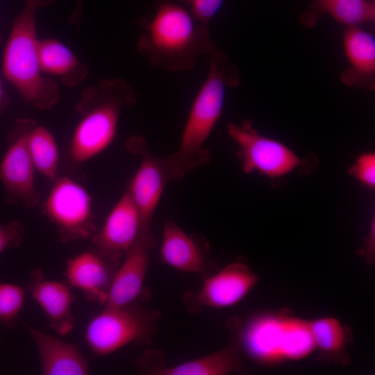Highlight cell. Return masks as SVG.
<instances>
[{
    "label": "cell",
    "mask_w": 375,
    "mask_h": 375,
    "mask_svg": "<svg viewBox=\"0 0 375 375\" xmlns=\"http://www.w3.org/2000/svg\"><path fill=\"white\" fill-rule=\"evenodd\" d=\"M142 33L136 49L151 66L172 72L192 70L199 58L215 47L208 26L171 0L158 3L151 18L139 19Z\"/></svg>",
    "instance_id": "6da1fadb"
},
{
    "label": "cell",
    "mask_w": 375,
    "mask_h": 375,
    "mask_svg": "<svg viewBox=\"0 0 375 375\" xmlns=\"http://www.w3.org/2000/svg\"><path fill=\"white\" fill-rule=\"evenodd\" d=\"M208 56V73L191 106L179 147L167 156L176 181L210 160L204 145L222 115L226 90L241 82L239 68L223 51L215 47Z\"/></svg>",
    "instance_id": "7a4b0ae2"
},
{
    "label": "cell",
    "mask_w": 375,
    "mask_h": 375,
    "mask_svg": "<svg viewBox=\"0 0 375 375\" xmlns=\"http://www.w3.org/2000/svg\"><path fill=\"white\" fill-rule=\"evenodd\" d=\"M226 325L243 356L260 365L300 360L315 351L309 321L289 310L233 316Z\"/></svg>",
    "instance_id": "3957f363"
},
{
    "label": "cell",
    "mask_w": 375,
    "mask_h": 375,
    "mask_svg": "<svg viewBox=\"0 0 375 375\" xmlns=\"http://www.w3.org/2000/svg\"><path fill=\"white\" fill-rule=\"evenodd\" d=\"M53 0H23V8L14 19L3 51L2 72L25 103L48 110L60 99L58 85L42 75L39 62V42L35 16L40 8Z\"/></svg>",
    "instance_id": "277c9868"
},
{
    "label": "cell",
    "mask_w": 375,
    "mask_h": 375,
    "mask_svg": "<svg viewBox=\"0 0 375 375\" xmlns=\"http://www.w3.org/2000/svg\"><path fill=\"white\" fill-rule=\"evenodd\" d=\"M137 103L133 88L117 78L86 88L76 106L80 115L69 146L70 158L83 163L100 154L116 136L121 111Z\"/></svg>",
    "instance_id": "5b68a950"
},
{
    "label": "cell",
    "mask_w": 375,
    "mask_h": 375,
    "mask_svg": "<svg viewBox=\"0 0 375 375\" xmlns=\"http://www.w3.org/2000/svg\"><path fill=\"white\" fill-rule=\"evenodd\" d=\"M160 312L138 302L103 306L88 324L84 340L97 356H106L133 344L149 345L158 331Z\"/></svg>",
    "instance_id": "8992f818"
},
{
    "label": "cell",
    "mask_w": 375,
    "mask_h": 375,
    "mask_svg": "<svg viewBox=\"0 0 375 375\" xmlns=\"http://www.w3.org/2000/svg\"><path fill=\"white\" fill-rule=\"evenodd\" d=\"M126 147L141 158L139 167L126 188L140 216L138 237L151 250L156 246L152 231L153 217L165 186L174 179L166 156L158 157L150 153L142 136L131 137Z\"/></svg>",
    "instance_id": "52a82bcc"
},
{
    "label": "cell",
    "mask_w": 375,
    "mask_h": 375,
    "mask_svg": "<svg viewBox=\"0 0 375 375\" xmlns=\"http://www.w3.org/2000/svg\"><path fill=\"white\" fill-rule=\"evenodd\" d=\"M42 211L65 243L92 238L96 234L92 198L81 184L58 177L43 203Z\"/></svg>",
    "instance_id": "ba28073f"
},
{
    "label": "cell",
    "mask_w": 375,
    "mask_h": 375,
    "mask_svg": "<svg viewBox=\"0 0 375 375\" xmlns=\"http://www.w3.org/2000/svg\"><path fill=\"white\" fill-rule=\"evenodd\" d=\"M227 133L238 146L237 155L245 174L256 172L278 178L299 169L305 162L284 143L260 133L249 120L228 123Z\"/></svg>",
    "instance_id": "9c48e42d"
},
{
    "label": "cell",
    "mask_w": 375,
    "mask_h": 375,
    "mask_svg": "<svg viewBox=\"0 0 375 375\" xmlns=\"http://www.w3.org/2000/svg\"><path fill=\"white\" fill-rule=\"evenodd\" d=\"M30 118L15 121L7 141V148L0 162V181L9 204L32 208L40 202L35 185V168L27 145V133L33 122Z\"/></svg>",
    "instance_id": "30bf717a"
},
{
    "label": "cell",
    "mask_w": 375,
    "mask_h": 375,
    "mask_svg": "<svg viewBox=\"0 0 375 375\" xmlns=\"http://www.w3.org/2000/svg\"><path fill=\"white\" fill-rule=\"evenodd\" d=\"M258 275L242 262H233L203 278L198 291L183 297L188 311L199 314L204 308L222 309L240 303L255 288Z\"/></svg>",
    "instance_id": "8fae6325"
},
{
    "label": "cell",
    "mask_w": 375,
    "mask_h": 375,
    "mask_svg": "<svg viewBox=\"0 0 375 375\" xmlns=\"http://www.w3.org/2000/svg\"><path fill=\"white\" fill-rule=\"evenodd\" d=\"M237 342L231 338L221 349L175 365H167L159 350L145 351L137 360V366L149 375H228L250 372Z\"/></svg>",
    "instance_id": "7c38bea8"
},
{
    "label": "cell",
    "mask_w": 375,
    "mask_h": 375,
    "mask_svg": "<svg viewBox=\"0 0 375 375\" xmlns=\"http://www.w3.org/2000/svg\"><path fill=\"white\" fill-rule=\"evenodd\" d=\"M160 256L167 265L183 272L199 274L202 278L219 269L205 240L187 234L173 221H167L163 226Z\"/></svg>",
    "instance_id": "4fadbf2b"
},
{
    "label": "cell",
    "mask_w": 375,
    "mask_h": 375,
    "mask_svg": "<svg viewBox=\"0 0 375 375\" xmlns=\"http://www.w3.org/2000/svg\"><path fill=\"white\" fill-rule=\"evenodd\" d=\"M141 219L139 211L128 190L109 212L101 230L92 238L96 251L108 260H119L139 236Z\"/></svg>",
    "instance_id": "5bb4252c"
},
{
    "label": "cell",
    "mask_w": 375,
    "mask_h": 375,
    "mask_svg": "<svg viewBox=\"0 0 375 375\" xmlns=\"http://www.w3.org/2000/svg\"><path fill=\"white\" fill-rule=\"evenodd\" d=\"M149 251L139 237L126 252L125 258L114 274L108 299L103 306H124L149 297L144 280Z\"/></svg>",
    "instance_id": "9a60e30c"
},
{
    "label": "cell",
    "mask_w": 375,
    "mask_h": 375,
    "mask_svg": "<svg viewBox=\"0 0 375 375\" xmlns=\"http://www.w3.org/2000/svg\"><path fill=\"white\" fill-rule=\"evenodd\" d=\"M28 290L56 333L65 336L74 329L76 324L72 311L74 297L68 284L47 279L41 270L35 269L31 272Z\"/></svg>",
    "instance_id": "2e32d148"
},
{
    "label": "cell",
    "mask_w": 375,
    "mask_h": 375,
    "mask_svg": "<svg viewBox=\"0 0 375 375\" xmlns=\"http://www.w3.org/2000/svg\"><path fill=\"white\" fill-rule=\"evenodd\" d=\"M117 265L96 251H88L69 258L65 274L70 287L81 291L88 299L104 306Z\"/></svg>",
    "instance_id": "e0dca14e"
},
{
    "label": "cell",
    "mask_w": 375,
    "mask_h": 375,
    "mask_svg": "<svg viewBox=\"0 0 375 375\" xmlns=\"http://www.w3.org/2000/svg\"><path fill=\"white\" fill-rule=\"evenodd\" d=\"M342 41L349 66L340 75L342 83L374 91L375 88V40L360 26L344 30Z\"/></svg>",
    "instance_id": "ac0fdd59"
},
{
    "label": "cell",
    "mask_w": 375,
    "mask_h": 375,
    "mask_svg": "<svg viewBox=\"0 0 375 375\" xmlns=\"http://www.w3.org/2000/svg\"><path fill=\"white\" fill-rule=\"evenodd\" d=\"M36 345L44 375H85L90 369L88 360L74 344L28 327Z\"/></svg>",
    "instance_id": "d6986e66"
},
{
    "label": "cell",
    "mask_w": 375,
    "mask_h": 375,
    "mask_svg": "<svg viewBox=\"0 0 375 375\" xmlns=\"http://www.w3.org/2000/svg\"><path fill=\"white\" fill-rule=\"evenodd\" d=\"M309 327L319 361L341 366L351 364L348 347L352 333L349 326L335 317H322L310 320Z\"/></svg>",
    "instance_id": "ffe728a7"
},
{
    "label": "cell",
    "mask_w": 375,
    "mask_h": 375,
    "mask_svg": "<svg viewBox=\"0 0 375 375\" xmlns=\"http://www.w3.org/2000/svg\"><path fill=\"white\" fill-rule=\"evenodd\" d=\"M324 15H331L346 27L372 24L375 22V0H312L300 15L299 21L310 28Z\"/></svg>",
    "instance_id": "44dd1931"
},
{
    "label": "cell",
    "mask_w": 375,
    "mask_h": 375,
    "mask_svg": "<svg viewBox=\"0 0 375 375\" xmlns=\"http://www.w3.org/2000/svg\"><path fill=\"white\" fill-rule=\"evenodd\" d=\"M39 62L42 73L58 77L68 87L77 85L88 75L85 65L70 49L54 38L40 40Z\"/></svg>",
    "instance_id": "7402d4cb"
},
{
    "label": "cell",
    "mask_w": 375,
    "mask_h": 375,
    "mask_svg": "<svg viewBox=\"0 0 375 375\" xmlns=\"http://www.w3.org/2000/svg\"><path fill=\"white\" fill-rule=\"evenodd\" d=\"M27 145L35 170L53 183L58 178L60 161L53 135L46 126L33 121L27 133Z\"/></svg>",
    "instance_id": "603a6c76"
},
{
    "label": "cell",
    "mask_w": 375,
    "mask_h": 375,
    "mask_svg": "<svg viewBox=\"0 0 375 375\" xmlns=\"http://www.w3.org/2000/svg\"><path fill=\"white\" fill-rule=\"evenodd\" d=\"M26 299V289L12 283L0 282V325L14 327Z\"/></svg>",
    "instance_id": "cb8c5ba5"
},
{
    "label": "cell",
    "mask_w": 375,
    "mask_h": 375,
    "mask_svg": "<svg viewBox=\"0 0 375 375\" xmlns=\"http://www.w3.org/2000/svg\"><path fill=\"white\" fill-rule=\"evenodd\" d=\"M349 174L368 189L375 188V154L365 152L358 156L349 169Z\"/></svg>",
    "instance_id": "d4e9b609"
},
{
    "label": "cell",
    "mask_w": 375,
    "mask_h": 375,
    "mask_svg": "<svg viewBox=\"0 0 375 375\" xmlns=\"http://www.w3.org/2000/svg\"><path fill=\"white\" fill-rule=\"evenodd\" d=\"M193 17L200 23L208 26L210 21L220 10L224 0H180Z\"/></svg>",
    "instance_id": "484cf974"
},
{
    "label": "cell",
    "mask_w": 375,
    "mask_h": 375,
    "mask_svg": "<svg viewBox=\"0 0 375 375\" xmlns=\"http://www.w3.org/2000/svg\"><path fill=\"white\" fill-rule=\"evenodd\" d=\"M25 235L24 226L17 221L0 224V255L8 249L18 247Z\"/></svg>",
    "instance_id": "4316f807"
},
{
    "label": "cell",
    "mask_w": 375,
    "mask_h": 375,
    "mask_svg": "<svg viewBox=\"0 0 375 375\" xmlns=\"http://www.w3.org/2000/svg\"><path fill=\"white\" fill-rule=\"evenodd\" d=\"M369 265L374 264L375 261V222L374 217L371 222L369 232L363 240L362 247L358 253Z\"/></svg>",
    "instance_id": "83f0119b"
},
{
    "label": "cell",
    "mask_w": 375,
    "mask_h": 375,
    "mask_svg": "<svg viewBox=\"0 0 375 375\" xmlns=\"http://www.w3.org/2000/svg\"><path fill=\"white\" fill-rule=\"evenodd\" d=\"M83 3V0H76L75 7L69 17V22L72 24L76 26H79L81 24Z\"/></svg>",
    "instance_id": "f1b7e54d"
},
{
    "label": "cell",
    "mask_w": 375,
    "mask_h": 375,
    "mask_svg": "<svg viewBox=\"0 0 375 375\" xmlns=\"http://www.w3.org/2000/svg\"><path fill=\"white\" fill-rule=\"evenodd\" d=\"M8 104V97L6 94V92L4 88L2 77L0 74V115L5 110Z\"/></svg>",
    "instance_id": "f546056e"
},
{
    "label": "cell",
    "mask_w": 375,
    "mask_h": 375,
    "mask_svg": "<svg viewBox=\"0 0 375 375\" xmlns=\"http://www.w3.org/2000/svg\"><path fill=\"white\" fill-rule=\"evenodd\" d=\"M1 34H0V41H1Z\"/></svg>",
    "instance_id": "4dcf8cb0"
}]
</instances>
